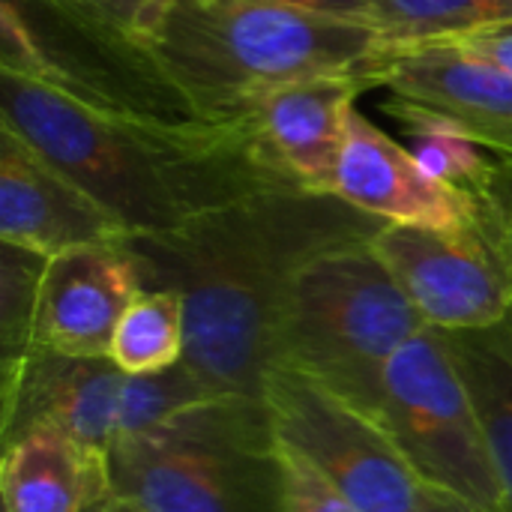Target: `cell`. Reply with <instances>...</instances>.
I'll use <instances>...</instances> for the list:
<instances>
[{
    "label": "cell",
    "mask_w": 512,
    "mask_h": 512,
    "mask_svg": "<svg viewBox=\"0 0 512 512\" xmlns=\"http://www.w3.org/2000/svg\"><path fill=\"white\" fill-rule=\"evenodd\" d=\"M384 225L330 192L267 189L165 234H129L120 246L141 291L183 297V366L216 396L261 399L297 273Z\"/></svg>",
    "instance_id": "cell-1"
},
{
    "label": "cell",
    "mask_w": 512,
    "mask_h": 512,
    "mask_svg": "<svg viewBox=\"0 0 512 512\" xmlns=\"http://www.w3.org/2000/svg\"><path fill=\"white\" fill-rule=\"evenodd\" d=\"M0 126L99 201L126 234H165L237 198L300 189L267 156L252 120H135L0 72Z\"/></svg>",
    "instance_id": "cell-2"
},
{
    "label": "cell",
    "mask_w": 512,
    "mask_h": 512,
    "mask_svg": "<svg viewBox=\"0 0 512 512\" xmlns=\"http://www.w3.org/2000/svg\"><path fill=\"white\" fill-rule=\"evenodd\" d=\"M186 306L177 291H141L123 312L108 360L126 375H159L183 363Z\"/></svg>",
    "instance_id": "cell-20"
},
{
    "label": "cell",
    "mask_w": 512,
    "mask_h": 512,
    "mask_svg": "<svg viewBox=\"0 0 512 512\" xmlns=\"http://www.w3.org/2000/svg\"><path fill=\"white\" fill-rule=\"evenodd\" d=\"M117 501L144 512H282V453L264 399L210 396L108 453Z\"/></svg>",
    "instance_id": "cell-4"
},
{
    "label": "cell",
    "mask_w": 512,
    "mask_h": 512,
    "mask_svg": "<svg viewBox=\"0 0 512 512\" xmlns=\"http://www.w3.org/2000/svg\"><path fill=\"white\" fill-rule=\"evenodd\" d=\"M384 87L471 135L483 150L512 159V72L456 42L393 51Z\"/></svg>",
    "instance_id": "cell-15"
},
{
    "label": "cell",
    "mask_w": 512,
    "mask_h": 512,
    "mask_svg": "<svg viewBox=\"0 0 512 512\" xmlns=\"http://www.w3.org/2000/svg\"><path fill=\"white\" fill-rule=\"evenodd\" d=\"M273 3L303 9V12H315V15H327V18L360 21V24H369L372 9H375V0H273Z\"/></svg>",
    "instance_id": "cell-26"
},
{
    "label": "cell",
    "mask_w": 512,
    "mask_h": 512,
    "mask_svg": "<svg viewBox=\"0 0 512 512\" xmlns=\"http://www.w3.org/2000/svg\"><path fill=\"white\" fill-rule=\"evenodd\" d=\"M282 453V483H285V498L282 512H357L354 504L339 495L300 453L285 447L279 441Z\"/></svg>",
    "instance_id": "cell-23"
},
{
    "label": "cell",
    "mask_w": 512,
    "mask_h": 512,
    "mask_svg": "<svg viewBox=\"0 0 512 512\" xmlns=\"http://www.w3.org/2000/svg\"><path fill=\"white\" fill-rule=\"evenodd\" d=\"M378 420L423 486L474 512H507L480 417L438 330L417 333L384 366Z\"/></svg>",
    "instance_id": "cell-7"
},
{
    "label": "cell",
    "mask_w": 512,
    "mask_h": 512,
    "mask_svg": "<svg viewBox=\"0 0 512 512\" xmlns=\"http://www.w3.org/2000/svg\"><path fill=\"white\" fill-rule=\"evenodd\" d=\"M480 207V222L495 240L498 252L504 255L512 273V159L495 153V165L474 195Z\"/></svg>",
    "instance_id": "cell-24"
},
{
    "label": "cell",
    "mask_w": 512,
    "mask_h": 512,
    "mask_svg": "<svg viewBox=\"0 0 512 512\" xmlns=\"http://www.w3.org/2000/svg\"><path fill=\"white\" fill-rule=\"evenodd\" d=\"M126 237L99 201L0 126V243L54 258L81 246H120Z\"/></svg>",
    "instance_id": "cell-11"
},
{
    "label": "cell",
    "mask_w": 512,
    "mask_h": 512,
    "mask_svg": "<svg viewBox=\"0 0 512 512\" xmlns=\"http://www.w3.org/2000/svg\"><path fill=\"white\" fill-rule=\"evenodd\" d=\"M429 330L372 240L312 258L294 279L276 336L288 363L378 417L393 354Z\"/></svg>",
    "instance_id": "cell-5"
},
{
    "label": "cell",
    "mask_w": 512,
    "mask_h": 512,
    "mask_svg": "<svg viewBox=\"0 0 512 512\" xmlns=\"http://www.w3.org/2000/svg\"><path fill=\"white\" fill-rule=\"evenodd\" d=\"M129 375L108 357H66L30 348L0 369V441L57 426L90 453L108 456L123 435Z\"/></svg>",
    "instance_id": "cell-10"
},
{
    "label": "cell",
    "mask_w": 512,
    "mask_h": 512,
    "mask_svg": "<svg viewBox=\"0 0 512 512\" xmlns=\"http://www.w3.org/2000/svg\"><path fill=\"white\" fill-rule=\"evenodd\" d=\"M372 90L360 75H321L261 96L249 120L276 168L309 192L336 195V168L357 96Z\"/></svg>",
    "instance_id": "cell-14"
},
{
    "label": "cell",
    "mask_w": 512,
    "mask_h": 512,
    "mask_svg": "<svg viewBox=\"0 0 512 512\" xmlns=\"http://www.w3.org/2000/svg\"><path fill=\"white\" fill-rule=\"evenodd\" d=\"M512 0H375L372 27L393 51L459 42L510 24Z\"/></svg>",
    "instance_id": "cell-18"
},
{
    "label": "cell",
    "mask_w": 512,
    "mask_h": 512,
    "mask_svg": "<svg viewBox=\"0 0 512 512\" xmlns=\"http://www.w3.org/2000/svg\"><path fill=\"white\" fill-rule=\"evenodd\" d=\"M54 3L93 24H102L108 30H117L147 45L171 0H54Z\"/></svg>",
    "instance_id": "cell-22"
},
{
    "label": "cell",
    "mask_w": 512,
    "mask_h": 512,
    "mask_svg": "<svg viewBox=\"0 0 512 512\" xmlns=\"http://www.w3.org/2000/svg\"><path fill=\"white\" fill-rule=\"evenodd\" d=\"M108 512H144V510H138V507L126 504V501H117V498H114V504H111V510Z\"/></svg>",
    "instance_id": "cell-28"
},
{
    "label": "cell",
    "mask_w": 512,
    "mask_h": 512,
    "mask_svg": "<svg viewBox=\"0 0 512 512\" xmlns=\"http://www.w3.org/2000/svg\"><path fill=\"white\" fill-rule=\"evenodd\" d=\"M147 48L207 123L249 120L261 96L306 78L360 75L384 87L393 54L372 24L273 0H171Z\"/></svg>",
    "instance_id": "cell-3"
},
{
    "label": "cell",
    "mask_w": 512,
    "mask_h": 512,
    "mask_svg": "<svg viewBox=\"0 0 512 512\" xmlns=\"http://www.w3.org/2000/svg\"><path fill=\"white\" fill-rule=\"evenodd\" d=\"M483 426L486 450L512 512V312L486 330H438Z\"/></svg>",
    "instance_id": "cell-17"
},
{
    "label": "cell",
    "mask_w": 512,
    "mask_h": 512,
    "mask_svg": "<svg viewBox=\"0 0 512 512\" xmlns=\"http://www.w3.org/2000/svg\"><path fill=\"white\" fill-rule=\"evenodd\" d=\"M141 294L123 246H81L48 258L33 318V348L66 357H108L114 330Z\"/></svg>",
    "instance_id": "cell-13"
},
{
    "label": "cell",
    "mask_w": 512,
    "mask_h": 512,
    "mask_svg": "<svg viewBox=\"0 0 512 512\" xmlns=\"http://www.w3.org/2000/svg\"><path fill=\"white\" fill-rule=\"evenodd\" d=\"M276 438L357 512H420L423 483L384 423L324 381L279 363L261 390Z\"/></svg>",
    "instance_id": "cell-8"
},
{
    "label": "cell",
    "mask_w": 512,
    "mask_h": 512,
    "mask_svg": "<svg viewBox=\"0 0 512 512\" xmlns=\"http://www.w3.org/2000/svg\"><path fill=\"white\" fill-rule=\"evenodd\" d=\"M3 512H108V456L90 453L57 426H33L3 441Z\"/></svg>",
    "instance_id": "cell-16"
},
{
    "label": "cell",
    "mask_w": 512,
    "mask_h": 512,
    "mask_svg": "<svg viewBox=\"0 0 512 512\" xmlns=\"http://www.w3.org/2000/svg\"><path fill=\"white\" fill-rule=\"evenodd\" d=\"M372 249L432 330H486L512 312L510 267L480 219L465 228L384 225Z\"/></svg>",
    "instance_id": "cell-9"
},
{
    "label": "cell",
    "mask_w": 512,
    "mask_h": 512,
    "mask_svg": "<svg viewBox=\"0 0 512 512\" xmlns=\"http://www.w3.org/2000/svg\"><path fill=\"white\" fill-rule=\"evenodd\" d=\"M456 45H462L465 51L501 66L512 72V21L510 24H498V27H489V30H480V33H471L465 39H459Z\"/></svg>",
    "instance_id": "cell-25"
},
{
    "label": "cell",
    "mask_w": 512,
    "mask_h": 512,
    "mask_svg": "<svg viewBox=\"0 0 512 512\" xmlns=\"http://www.w3.org/2000/svg\"><path fill=\"white\" fill-rule=\"evenodd\" d=\"M384 111L402 126L408 138V150L414 159L441 183L477 195L486 183L495 153L483 150L471 135H465L453 120L411 102L402 96H390L384 102Z\"/></svg>",
    "instance_id": "cell-19"
},
{
    "label": "cell",
    "mask_w": 512,
    "mask_h": 512,
    "mask_svg": "<svg viewBox=\"0 0 512 512\" xmlns=\"http://www.w3.org/2000/svg\"><path fill=\"white\" fill-rule=\"evenodd\" d=\"M420 512H474L471 507H465L462 501L438 492V489H429L423 486V501H420Z\"/></svg>",
    "instance_id": "cell-27"
},
{
    "label": "cell",
    "mask_w": 512,
    "mask_h": 512,
    "mask_svg": "<svg viewBox=\"0 0 512 512\" xmlns=\"http://www.w3.org/2000/svg\"><path fill=\"white\" fill-rule=\"evenodd\" d=\"M48 258L0 243V369L15 366L33 348V318Z\"/></svg>",
    "instance_id": "cell-21"
},
{
    "label": "cell",
    "mask_w": 512,
    "mask_h": 512,
    "mask_svg": "<svg viewBox=\"0 0 512 512\" xmlns=\"http://www.w3.org/2000/svg\"><path fill=\"white\" fill-rule=\"evenodd\" d=\"M333 192L387 225L465 228L480 219L474 195L435 180L405 144L357 108L348 117Z\"/></svg>",
    "instance_id": "cell-12"
},
{
    "label": "cell",
    "mask_w": 512,
    "mask_h": 512,
    "mask_svg": "<svg viewBox=\"0 0 512 512\" xmlns=\"http://www.w3.org/2000/svg\"><path fill=\"white\" fill-rule=\"evenodd\" d=\"M0 72L48 84L105 114L207 123L165 78L144 42L54 0H0Z\"/></svg>",
    "instance_id": "cell-6"
}]
</instances>
